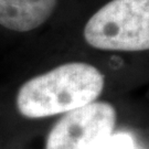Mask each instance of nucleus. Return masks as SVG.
Instances as JSON below:
<instances>
[{
	"label": "nucleus",
	"mask_w": 149,
	"mask_h": 149,
	"mask_svg": "<svg viewBox=\"0 0 149 149\" xmlns=\"http://www.w3.org/2000/svg\"><path fill=\"white\" fill-rule=\"evenodd\" d=\"M103 87L104 75L100 70L71 62L27 81L17 95V107L28 118L65 114L95 102Z\"/></svg>",
	"instance_id": "obj_1"
},
{
	"label": "nucleus",
	"mask_w": 149,
	"mask_h": 149,
	"mask_svg": "<svg viewBox=\"0 0 149 149\" xmlns=\"http://www.w3.org/2000/svg\"><path fill=\"white\" fill-rule=\"evenodd\" d=\"M85 41L105 51L149 49V0H112L84 28Z\"/></svg>",
	"instance_id": "obj_2"
},
{
	"label": "nucleus",
	"mask_w": 149,
	"mask_h": 149,
	"mask_svg": "<svg viewBox=\"0 0 149 149\" xmlns=\"http://www.w3.org/2000/svg\"><path fill=\"white\" fill-rule=\"evenodd\" d=\"M112 104L93 102L65 113L54 125L45 149H104L116 126Z\"/></svg>",
	"instance_id": "obj_3"
},
{
	"label": "nucleus",
	"mask_w": 149,
	"mask_h": 149,
	"mask_svg": "<svg viewBox=\"0 0 149 149\" xmlns=\"http://www.w3.org/2000/svg\"><path fill=\"white\" fill-rule=\"evenodd\" d=\"M58 0H0V24L18 32L31 31L48 20Z\"/></svg>",
	"instance_id": "obj_4"
},
{
	"label": "nucleus",
	"mask_w": 149,
	"mask_h": 149,
	"mask_svg": "<svg viewBox=\"0 0 149 149\" xmlns=\"http://www.w3.org/2000/svg\"><path fill=\"white\" fill-rule=\"evenodd\" d=\"M104 149H137L133 137L128 134H116L112 135L108 139Z\"/></svg>",
	"instance_id": "obj_5"
}]
</instances>
